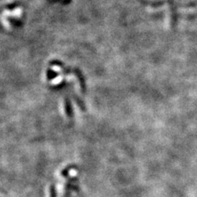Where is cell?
Segmentation results:
<instances>
[{
	"label": "cell",
	"instance_id": "cell-1",
	"mask_svg": "<svg viewBox=\"0 0 197 197\" xmlns=\"http://www.w3.org/2000/svg\"><path fill=\"white\" fill-rule=\"evenodd\" d=\"M50 193H51V197H56V194H55V191H54V188L53 187V191H50Z\"/></svg>",
	"mask_w": 197,
	"mask_h": 197
}]
</instances>
